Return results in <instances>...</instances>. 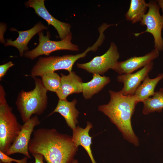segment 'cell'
I'll list each match as a JSON object with an SVG mask.
<instances>
[{"label":"cell","instance_id":"4fadbf2b","mask_svg":"<svg viewBox=\"0 0 163 163\" xmlns=\"http://www.w3.org/2000/svg\"><path fill=\"white\" fill-rule=\"evenodd\" d=\"M61 86L56 93L59 100H66L70 95L82 92L83 82L81 78L72 71L67 75L60 73Z\"/></svg>","mask_w":163,"mask_h":163},{"label":"cell","instance_id":"9a60e30c","mask_svg":"<svg viewBox=\"0 0 163 163\" xmlns=\"http://www.w3.org/2000/svg\"><path fill=\"white\" fill-rule=\"evenodd\" d=\"M77 103L76 99L70 102L67 100H59L55 108L48 116L56 112L59 113L65 119L68 126L73 130L78 123L77 118L79 112L75 107Z\"/></svg>","mask_w":163,"mask_h":163},{"label":"cell","instance_id":"ac0fdd59","mask_svg":"<svg viewBox=\"0 0 163 163\" xmlns=\"http://www.w3.org/2000/svg\"><path fill=\"white\" fill-rule=\"evenodd\" d=\"M92 79L88 82L82 84L83 97L85 99L91 98L97 94L110 81L109 77L94 74Z\"/></svg>","mask_w":163,"mask_h":163},{"label":"cell","instance_id":"8992f818","mask_svg":"<svg viewBox=\"0 0 163 163\" xmlns=\"http://www.w3.org/2000/svg\"><path fill=\"white\" fill-rule=\"evenodd\" d=\"M148 9L142 17L140 24L146 26V30L141 32L134 34L135 36L148 32L151 34L154 39V49L159 51L163 50V39L161 32L163 29V15L160 14L156 1H150L148 3Z\"/></svg>","mask_w":163,"mask_h":163},{"label":"cell","instance_id":"7c38bea8","mask_svg":"<svg viewBox=\"0 0 163 163\" xmlns=\"http://www.w3.org/2000/svg\"><path fill=\"white\" fill-rule=\"evenodd\" d=\"M153 61L135 73L120 75L117 80L123 84L120 92L124 95H134L137 88L140 85L153 68Z\"/></svg>","mask_w":163,"mask_h":163},{"label":"cell","instance_id":"d6986e66","mask_svg":"<svg viewBox=\"0 0 163 163\" xmlns=\"http://www.w3.org/2000/svg\"><path fill=\"white\" fill-rule=\"evenodd\" d=\"M148 9V4L144 0H131L129 9L125 14L126 19L135 24L140 22Z\"/></svg>","mask_w":163,"mask_h":163},{"label":"cell","instance_id":"7402d4cb","mask_svg":"<svg viewBox=\"0 0 163 163\" xmlns=\"http://www.w3.org/2000/svg\"><path fill=\"white\" fill-rule=\"evenodd\" d=\"M28 158L27 157L25 156L21 159H15L9 157L8 155L0 151V159L3 162L11 163L14 162L17 163H27Z\"/></svg>","mask_w":163,"mask_h":163},{"label":"cell","instance_id":"44dd1931","mask_svg":"<svg viewBox=\"0 0 163 163\" xmlns=\"http://www.w3.org/2000/svg\"><path fill=\"white\" fill-rule=\"evenodd\" d=\"M42 83L48 91L56 93L61 84V77L55 72H50L41 77Z\"/></svg>","mask_w":163,"mask_h":163},{"label":"cell","instance_id":"5b68a950","mask_svg":"<svg viewBox=\"0 0 163 163\" xmlns=\"http://www.w3.org/2000/svg\"><path fill=\"white\" fill-rule=\"evenodd\" d=\"M90 51V49L88 48L83 53L75 55L39 57L32 68L30 75L33 78L38 76L41 77L46 73L59 70H65L70 72L76 61L84 57Z\"/></svg>","mask_w":163,"mask_h":163},{"label":"cell","instance_id":"4316f807","mask_svg":"<svg viewBox=\"0 0 163 163\" xmlns=\"http://www.w3.org/2000/svg\"><path fill=\"white\" fill-rule=\"evenodd\" d=\"M0 163H12V162H11V163H5V162H3L1 161H0Z\"/></svg>","mask_w":163,"mask_h":163},{"label":"cell","instance_id":"277c9868","mask_svg":"<svg viewBox=\"0 0 163 163\" xmlns=\"http://www.w3.org/2000/svg\"><path fill=\"white\" fill-rule=\"evenodd\" d=\"M3 87L0 85V151L5 153L20 131L22 125L7 102Z\"/></svg>","mask_w":163,"mask_h":163},{"label":"cell","instance_id":"d4e9b609","mask_svg":"<svg viewBox=\"0 0 163 163\" xmlns=\"http://www.w3.org/2000/svg\"><path fill=\"white\" fill-rule=\"evenodd\" d=\"M160 8H161L163 13V0H157L156 1Z\"/></svg>","mask_w":163,"mask_h":163},{"label":"cell","instance_id":"52a82bcc","mask_svg":"<svg viewBox=\"0 0 163 163\" xmlns=\"http://www.w3.org/2000/svg\"><path fill=\"white\" fill-rule=\"evenodd\" d=\"M39 43L37 47L30 51L25 52L24 56L25 57L34 59L42 55L49 56L55 51L66 50L72 51H78V46L71 42L72 38V33L69 34L62 40L59 41L51 40L50 39V32H47L44 36L42 31L39 32Z\"/></svg>","mask_w":163,"mask_h":163},{"label":"cell","instance_id":"8fae6325","mask_svg":"<svg viewBox=\"0 0 163 163\" xmlns=\"http://www.w3.org/2000/svg\"><path fill=\"white\" fill-rule=\"evenodd\" d=\"M159 55V51L154 49L144 56H135L124 61H118L112 70L120 75L131 73L149 64L157 58Z\"/></svg>","mask_w":163,"mask_h":163},{"label":"cell","instance_id":"603a6c76","mask_svg":"<svg viewBox=\"0 0 163 163\" xmlns=\"http://www.w3.org/2000/svg\"><path fill=\"white\" fill-rule=\"evenodd\" d=\"M14 65V64L11 61H9L0 66V80L4 76L9 69Z\"/></svg>","mask_w":163,"mask_h":163},{"label":"cell","instance_id":"ba28073f","mask_svg":"<svg viewBox=\"0 0 163 163\" xmlns=\"http://www.w3.org/2000/svg\"><path fill=\"white\" fill-rule=\"evenodd\" d=\"M119 57L118 47L115 43L112 42L109 48L104 54L94 57L88 62L77 63L76 66L90 73L101 75L110 69H113Z\"/></svg>","mask_w":163,"mask_h":163},{"label":"cell","instance_id":"5bb4252c","mask_svg":"<svg viewBox=\"0 0 163 163\" xmlns=\"http://www.w3.org/2000/svg\"><path fill=\"white\" fill-rule=\"evenodd\" d=\"M48 28L47 26L41 22L37 24L31 28L26 30L18 31L15 29L12 28L10 30L18 32L19 36L14 41L11 39L6 40L5 45V46H10L16 48L19 51L20 56L22 57L24 55V52L27 51L28 50L27 44L33 37L39 32L44 30H47Z\"/></svg>","mask_w":163,"mask_h":163},{"label":"cell","instance_id":"30bf717a","mask_svg":"<svg viewBox=\"0 0 163 163\" xmlns=\"http://www.w3.org/2000/svg\"><path fill=\"white\" fill-rule=\"evenodd\" d=\"M44 2V0H29L25 2V5L27 7L34 8L35 13L45 20L49 25H51L54 27L61 40L64 39L71 33L70 24L61 21L53 17L46 8Z\"/></svg>","mask_w":163,"mask_h":163},{"label":"cell","instance_id":"2e32d148","mask_svg":"<svg viewBox=\"0 0 163 163\" xmlns=\"http://www.w3.org/2000/svg\"><path fill=\"white\" fill-rule=\"evenodd\" d=\"M92 127V124L88 121L87 122V126L85 128L77 126L73 130L72 137V140L77 146L81 145L85 149L92 163H96L93 156L91 149L92 137L89 134L90 130Z\"/></svg>","mask_w":163,"mask_h":163},{"label":"cell","instance_id":"ffe728a7","mask_svg":"<svg viewBox=\"0 0 163 163\" xmlns=\"http://www.w3.org/2000/svg\"><path fill=\"white\" fill-rule=\"evenodd\" d=\"M143 103L142 112L144 115L155 112H160L163 109V88H160L155 94L145 101Z\"/></svg>","mask_w":163,"mask_h":163},{"label":"cell","instance_id":"9c48e42d","mask_svg":"<svg viewBox=\"0 0 163 163\" xmlns=\"http://www.w3.org/2000/svg\"><path fill=\"white\" fill-rule=\"evenodd\" d=\"M40 123V121L37 115L31 117L24 122L22 125L18 135L5 154L9 156L19 153L30 158L31 156L29 153L28 146L31 136L34 127Z\"/></svg>","mask_w":163,"mask_h":163},{"label":"cell","instance_id":"e0dca14e","mask_svg":"<svg viewBox=\"0 0 163 163\" xmlns=\"http://www.w3.org/2000/svg\"><path fill=\"white\" fill-rule=\"evenodd\" d=\"M163 79V73L159 74L155 78H150L147 75L142 84L136 90L134 95L138 102H143L155 93V89L158 82Z\"/></svg>","mask_w":163,"mask_h":163},{"label":"cell","instance_id":"6da1fadb","mask_svg":"<svg viewBox=\"0 0 163 163\" xmlns=\"http://www.w3.org/2000/svg\"><path fill=\"white\" fill-rule=\"evenodd\" d=\"M29 152L42 155L47 163H72L78 146L71 137L54 129L41 128L34 131Z\"/></svg>","mask_w":163,"mask_h":163},{"label":"cell","instance_id":"7a4b0ae2","mask_svg":"<svg viewBox=\"0 0 163 163\" xmlns=\"http://www.w3.org/2000/svg\"><path fill=\"white\" fill-rule=\"evenodd\" d=\"M110 100L99 105V111L109 119L122 133L123 137L135 146L139 145L138 137L132 126L131 117L138 103L134 95H124L120 92L109 91Z\"/></svg>","mask_w":163,"mask_h":163},{"label":"cell","instance_id":"cb8c5ba5","mask_svg":"<svg viewBox=\"0 0 163 163\" xmlns=\"http://www.w3.org/2000/svg\"><path fill=\"white\" fill-rule=\"evenodd\" d=\"M32 155L35 159V163H44L43 161L44 158L42 155L38 153H34Z\"/></svg>","mask_w":163,"mask_h":163},{"label":"cell","instance_id":"3957f363","mask_svg":"<svg viewBox=\"0 0 163 163\" xmlns=\"http://www.w3.org/2000/svg\"><path fill=\"white\" fill-rule=\"evenodd\" d=\"M35 87L31 91L21 90L18 94L15 104L22 122L29 120L33 114L41 115L47 107L48 91L41 79L35 77Z\"/></svg>","mask_w":163,"mask_h":163},{"label":"cell","instance_id":"484cf974","mask_svg":"<svg viewBox=\"0 0 163 163\" xmlns=\"http://www.w3.org/2000/svg\"><path fill=\"white\" fill-rule=\"evenodd\" d=\"M72 163H78V162L77 160L75 159Z\"/></svg>","mask_w":163,"mask_h":163}]
</instances>
